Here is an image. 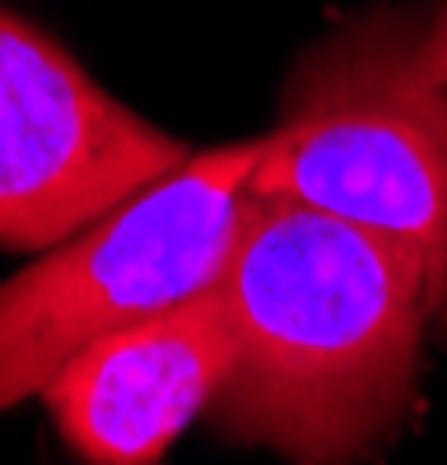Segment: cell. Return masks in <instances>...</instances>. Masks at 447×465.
Segmentation results:
<instances>
[{"label": "cell", "instance_id": "1", "mask_svg": "<svg viewBox=\"0 0 447 465\" xmlns=\"http://www.w3.org/2000/svg\"><path fill=\"white\" fill-rule=\"evenodd\" d=\"M233 368L214 396L233 438L298 465H345L405 419L424 270L401 247L303 201L252 196L219 275Z\"/></svg>", "mask_w": 447, "mask_h": 465}, {"label": "cell", "instance_id": "5", "mask_svg": "<svg viewBox=\"0 0 447 465\" xmlns=\"http://www.w3.org/2000/svg\"><path fill=\"white\" fill-rule=\"evenodd\" d=\"M233 368V322L219 284L74 354L47 405L89 465H154Z\"/></svg>", "mask_w": 447, "mask_h": 465}, {"label": "cell", "instance_id": "4", "mask_svg": "<svg viewBox=\"0 0 447 465\" xmlns=\"http://www.w3.org/2000/svg\"><path fill=\"white\" fill-rule=\"evenodd\" d=\"M186 149L0 10V247L43 252L159 182Z\"/></svg>", "mask_w": 447, "mask_h": 465}, {"label": "cell", "instance_id": "2", "mask_svg": "<svg viewBox=\"0 0 447 465\" xmlns=\"http://www.w3.org/2000/svg\"><path fill=\"white\" fill-rule=\"evenodd\" d=\"M252 196L303 201L401 247L447 335V0L372 10L298 65L256 140Z\"/></svg>", "mask_w": 447, "mask_h": 465}, {"label": "cell", "instance_id": "3", "mask_svg": "<svg viewBox=\"0 0 447 465\" xmlns=\"http://www.w3.org/2000/svg\"><path fill=\"white\" fill-rule=\"evenodd\" d=\"M252 163L256 140L186 153L0 284V410L47 391L103 335L214 289L252 201Z\"/></svg>", "mask_w": 447, "mask_h": 465}]
</instances>
